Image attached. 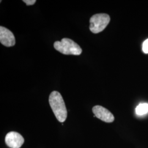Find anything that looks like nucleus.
Returning <instances> with one entry per match:
<instances>
[{
  "mask_svg": "<svg viewBox=\"0 0 148 148\" xmlns=\"http://www.w3.org/2000/svg\"><path fill=\"white\" fill-rule=\"evenodd\" d=\"M136 114L138 115H143L148 112V103H141L136 109Z\"/></svg>",
  "mask_w": 148,
  "mask_h": 148,
  "instance_id": "7",
  "label": "nucleus"
},
{
  "mask_svg": "<svg viewBox=\"0 0 148 148\" xmlns=\"http://www.w3.org/2000/svg\"><path fill=\"white\" fill-rule=\"evenodd\" d=\"M23 2H25L27 5H31L35 4L36 1V0H24Z\"/></svg>",
  "mask_w": 148,
  "mask_h": 148,
  "instance_id": "9",
  "label": "nucleus"
},
{
  "mask_svg": "<svg viewBox=\"0 0 148 148\" xmlns=\"http://www.w3.org/2000/svg\"><path fill=\"white\" fill-rule=\"evenodd\" d=\"M143 51L144 53H148V39L146 40L143 43Z\"/></svg>",
  "mask_w": 148,
  "mask_h": 148,
  "instance_id": "8",
  "label": "nucleus"
},
{
  "mask_svg": "<svg viewBox=\"0 0 148 148\" xmlns=\"http://www.w3.org/2000/svg\"><path fill=\"white\" fill-rule=\"evenodd\" d=\"M0 42L5 47H12L16 44V39L13 34L5 27H0Z\"/></svg>",
  "mask_w": 148,
  "mask_h": 148,
  "instance_id": "6",
  "label": "nucleus"
},
{
  "mask_svg": "<svg viewBox=\"0 0 148 148\" xmlns=\"http://www.w3.org/2000/svg\"><path fill=\"white\" fill-rule=\"evenodd\" d=\"M110 21V18L107 14H95L90 18V30L94 34L99 33L106 29Z\"/></svg>",
  "mask_w": 148,
  "mask_h": 148,
  "instance_id": "3",
  "label": "nucleus"
},
{
  "mask_svg": "<svg viewBox=\"0 0 148 148\" xmlns=\"http://www.w3.org/2000/svg\"><path fill=\"white\" fill-rule=\"evenodd\" d=\"M49 103L57 119L64 122L67 117V110L62 95L57 91H53L49 95Z\"/></svg>",
  "mask_w": 148,
  "mask_h": 148,
  "instance_id": "1",
  "label": "nucleus"
},
{
  "mask_svg": "<svg viewBox=\"0 0 148 148\" xmlns=\"http://www.w3.org/2000/svg\"><path fill=\"white\" fill-rule=\"evenodd\" d=\"M92 111L95 117L103 121L111 123L114 121V116L111 112L101 106H94L92 109Z\"/></svg>",
  "mask_w": 148,
  "mask_h": 148,
  "instance_id": "5",
  "label": "nucleus"
},
{
  "mask_svg": "<svg viewBox=\"0 0 148 148\" xmlns=\"http://www.w3.org/2000/svg\"><path fill=\"white\" fill-rule=\"evenodd\" d=\"M54 47L59 52L65 55L79 56L82 52L81 48L77 43L68 38H64L60 41H56Z\"/></svg>",
  "mask_w": 148,
  "mask_h": 148,
  "instance_id": "2",
  "label": "nucleus"
},
{
  "mask_svg": "<svg viewBox=\"0 0 148 148\" xmlns=\"http://www.w3.org/2000/svg\"><path fill=\"white\" fill-rule=\"evenodd\" d=\"M5 142L10 148H20L24 142V139L19 133L11 132L5 136Z\"/></svg>",
  "mask_w": 148,
  "mask_h": 148,
  "instance_id": "4",
  "label": "nucleus"
}]
</instances>
